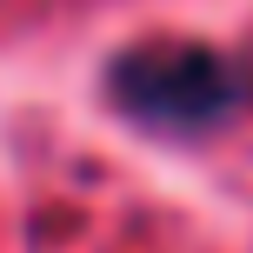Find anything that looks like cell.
Masks as SVG:
<instances>
[{
    "label": "cell",
    "mask_w": 253,
    "mask_h": 253,
    "mask_svg": "<svg viewBox=\"0 0 253 253\" xmlns=\"http://www.w3.org/2000/svg\"><path fill=\"white\" fill-rule=\"evenodd\" d=\"M114 100L133 120L147 126H213L233 114L240 87H233V67L207 47H180V40H160V47H133L114 60Z\"/></svg>",
    "instance_id": "1"
}]
</instances>
